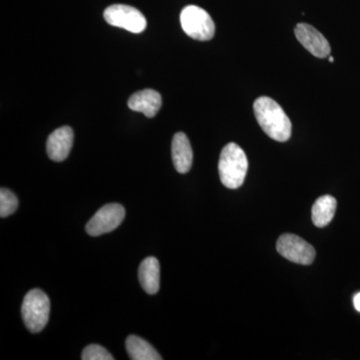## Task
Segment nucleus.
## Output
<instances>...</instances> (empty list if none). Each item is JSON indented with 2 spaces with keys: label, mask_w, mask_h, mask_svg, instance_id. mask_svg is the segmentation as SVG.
Here are the masks:
<instances>
[{
  "label": "nucleus",
  "mask_w": 360,
  "mask_h": 360,
  "mask_svg": "<svg viewBox=\"0 0 360 360\" xmlns=\"http://www.w3.org/2000/svg\"><path fill=\"white\" fill-rule=\"evenodd\" d=\"M253 110L258 124L270 139L279 142L290 139V120L276 101L267 96L258 97L253 104Z\"/></svg>",
  "instance_id": "f257e3e1"
},
{
  "label": "nucleus",
  "mask_w": 360,
  "mask_h": 360,
  "mask_svg": "<svg viewBox=\"0 0 360 360\" xmlns=\"http://www.w3.org/2000/svg\"><path fill=\"white\" fill-rule=\"evenodd\" d=\"M248 160L243 149L236 143L227 144L220 153L219 172L222 184L236 189L243 186L248 174Z\"/></svg>",
  "instance_id": "f03ea898"
},
{
  "label": "nucleus",
  "mask_w": 360,
  "mask_h": 360,
  "mask_svg": "<svg viewBox=\"0 0 360 360\" xmlns=\"http://www.w3.org/2000/svg\"><path fill=\"white\" fill-rule=\"evenodd\" d=\"M51 314L49 296L40 290H30L25 295L21 307L23 322L32 333H39L46 326Z\"/></svg>",
  "instance_id": "7ed1b4c3"
},
{
  "label": "nucleus",
  "mask_w": 360,
  "mask_h": 360,
  "mask_svg": "<svg viewBox=\"0 0 360 360\" xmlns=\"http://www.w3.org/2000/svg\"><path fill=\"white\" fill-rule=\"evenodd\" d=\"M182 30L191 39L207 41L213 39L215 25L212 16L200 6H188L180 13Z\"/></svg>",
  "instance_id": "20e7f679"
},
{
  "label": "nucleus",
  "mask_w": 360,
  "mask_h": 360,
  "mask_svg": "<svg viewBox=\"0 0 360 360\" xmlns=\"http://www.w3.org/2000/svg\"><path fill=\"white\" fill-rule=\"evenodd\" d=\"M104 20L108 25L123 28L132 33H141L148 25L143 14L134 7L115 4L104 11Z\"/></svg>",
  "instance_id": "39448f33"
},
{
  "label": "nucleus",
  "mask_w": 360,
  "mask_h": 360,
  "mask_svg": "<svg viewBox=\"0 0 360 360\" xmlns=\"http://www.w3.org/2000/svg\"><path fill=\"white\" fill-rule=\"evenodd\" d=\"M276 250L279 255L295 264L309 265L314 262L315 250L309 243L295 236V234H283L276 243Z\"/></svg>",
  "instance_id": "423d86ee"
},
{
  "label": "nucleus",
  "mask_w": 360,
  "mask_h": 360,
  "mask_svg": "<svg viewBox=\"0 0 360 360\" xmlns=\"http://www.w3.org/2000/svg\"><path fill=\"white\" fill-rule=\"evenodd\" d=\"M125 217L124 207L120 203L104 205L86 224V232L91 236H99L117 229Z\"/></svg>",
  "instance_id": "0eeeda50"
},
{
  "label": "nucleus",
  "mask_w": 360,
  "mask_h": 360,
  "mask_svg": "<svg viewBox=\"0 0 360 360\" xmlns=\"http://www.w3.org/2000/svg\"><path fill=\"white\" fill-rule=\"evenodd\" d=\"M295 32L298 41L316 58H324L330 54L331 49L328 39L314 26L307 23H298Z\"/></svg>",
  "instance_id": "6e6552de"
},
{
  "label": "nucleus",
  "mask_w": 360,
  "mask_h": 360,
  "mask_svg": "<svg viewBox=\"0 0 360 360\" xmlns=\"http://www.w3.org/2000/svg\"><path fill=\"white\" fill-rule=\"evenodd\" d=\"M73 130L70 127H63L54 130L49 136L46 142V151L51 160L60 162L70 155L72 148Z\"/></svg>",
  "instance_id": "1a4fd4ad"
},
{
  "label": "nucleus",
  "mask_w": 360,
  "mask_h": 360,
  "mask_svg": "<svg viewBox=\"0 0 360 360\" xmlns=\"http://www.w3.org/2000/svg\"><path fill=\"white\" fill-rule=\"evenodd\" d=\"M172 161L179 174H186L191 170L193 161V148L188 137L184 132H177L172 139Z\"/></svg>",
  "instance_id": "9d476101"
},
{
  "label": "nucleus",
  "mask_w": 360,
  "mask_h": 360,
  "mask_svg": "<svg viewBox=\"0 0 360 360\" xmlns=\"http://www.w3.org/2000/svg\"><path fill=\"white\" fill-rule=\"evenodd\" d=\"M162 104L161 96L156 90L143 89L135 92L130 96L129 108L130 110L142 112L146 117H155Z\"/></svg>",
  "instance_id": "9b49d317"
},
{
  "label": "nucleus",
  "mask_w": 360,
  "mask_h": 360,
  "mask_svg": "<svg viewBox=\"0 0 360 360\" xmlns=\"http://www.w3.org/2000/svg\"><path fill=\"white\" fill-rule=\"evenodd\" d=\"M139 279L142 288L148 295H155L160 290V265L155 257H148L141 262Z\"/></svg>",
  "instance_id": "f8f14e48"
},
{
  "label": "nucleus",
  "mask_w": 360,
  "mask_h": 360,
  "mask_svg": "<svg viewBox=\"0 0 360 360\" xmlns=\"http://www.w3.org/2000/svg\"><path fill=\"white\" fill-rule=\"evenodd\" d=\"M336 200L331 195H323L315 201L312 206V222L315 226L324 227L330 224L335 217Z\"/></svg>",
  "instance_id": "ddd939ff"
},
{
  "label": "nucleus",
  "mask_w": 360,
  "mask_h": 360,
  "mask_svg": "<svg viewBox=\"0 0 360 360\" xmlns=\"http://www.w3.org/2000/svg\"><path fill=\"white\" fill-rule=\"evenodd\" d=\"M127 354L132 360H160L162 357L156 352L153 345H149L148 341L142 340L136 335H130L127 338Z\"/></svg>",
  "instance_id": "4468645a"
},
{
  "label": "nucleus",
  "mask_w": 360,
  "mask_h": 360,
  "mask_svg": "<svg viewBox=\"0 0 360 360\" xmlns=\"http://www.w3.org/2000/svg\"><path fill=\"white\" fill-rule=\"evenodd\" d=\"M18 207V200L13 191L6 188L0 191V217H9L16 212Z\"/></svg>",
  "instance_id": "2eb2a0df"
},
{
  "label": "nucleus",
  "mask_w": 360,
  "mask_h": 360,
  "mask_svg": "<svg viewBox=\"0 0 360 360\" xmlns=\"http://www.w3.org/2000/svg\"><path fill=\"white\" fill-rule=\"evenodd\" d=\"M82 359L113 360L115 357H113L105 348L101 347V345H90L89 347H85L84 352H82Z\"/></svg>",
  "instance_id": "dca6fc26"
},
{
  "label": "nucleus",
  "mask_w": 360,
  "mask_h": 360,
  "mask_svg": "<svg viewBox=\"0 0 360 360\" xmlns=\"http://www.w3.org/2000/svg\"><path fill=\"white\" fill-rule=\"evenodd\" d=\"M354 303L355 309H356L357 311L360 312V292L354 296Z\"/></svg>",
  "instance_id": "f3484780"
},
{
  "label": "nucleus",
  "mask_w": 360,
  "mask_h": 360,
  "mask_svg": "<svg viewBox=\"0 0 360 360\" xmlns=\"http://www.w3.org/2000/svg\"><path fill=\"white\" fill-rule=\"evenodd\" d=\"M328 60H329V63H333V61H335V58H329Z\"/></svg>",
  "instance_id": "a211bd4d"
}]
</instances>
